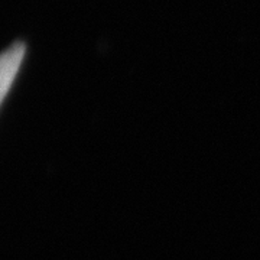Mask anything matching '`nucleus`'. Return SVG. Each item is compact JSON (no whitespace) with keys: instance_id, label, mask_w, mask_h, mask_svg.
<instances>
[{"instance_id":"1","label":"nucleus","mask_w":260,"mask_h":260,"mask_svg":"<svg viewBox=\"0 0 260 260\" xmlns=\"http://www.w3.org/2000/svg\"><path fill=\"white\" fill-rule=\"evenodd\" d=\"M26 48L22 42H15L0 54V104L16 78L19 68L25 58Z\"/></svg>"}]
</instances>
